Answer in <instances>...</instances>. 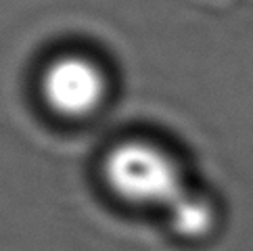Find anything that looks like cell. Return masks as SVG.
Listing matches in <instances>:
<instances>
[{"instance_id":"cell-3","label":"cell","mask_w":253,"mask_h":251,"mask_svg":"<svg viewBox=\"0 0 253 251\" xmlns=\"http://www.w3.org/2000/svg\"><path fill=\"white\" fill-rule=\"evenodd\" d=\"M169 224L176 235L184 239H201L210 232L213 224L211 205L205 199L184 193L169 208Z\"/></svg>"},{"instance_id":"cell-2","label":"cell","mask_w":253,"mask_h":251,"mask_svg":"<svg viewBox=\"0 0 253 251\" xmlns=\"http://www.w3.org/2000/svg\"><path fill=\"white\" fill-rule=\"evenodd\" d=\"M42 96L61 118H86L105 98V78L92 61L61 57L42 76Z\"/></svg>"},{"instance_id":"cell-1","label":"cell","mask_w":253,"mask_h":251,"mask_svg":"<svg viewBox=\"0 0 253 251\" xmlns=\"http://www.w3.org/2000/svg\"><path fill=\"white\" fill-rule=\"evenodd\" d=\"M105 180L120 199L134 205L171 208L186 191L176 161L147 142H122L109 151Z\"/></svg>"}]
</instances>
